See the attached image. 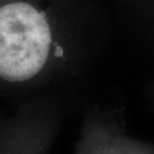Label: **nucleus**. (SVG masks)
I'll list each match as a JSON object with an SVG mask.
<instances>
[{
  "mask_svg": "<svg viewBox=\"0 0 154 154\" xmlns=\"http://www.w3.org/2000/svg\"><path fill=\"white\" fill-rule=\"evenodd\" d=\"M145 95H146V98L149 100V105L152 106V109L154 111V78L145 89Z\"/></svg>",
  "mask_w": 154,
  "mask_h": 154,
  "instance_id": "obj_3",
  "label": "nucleus"
},
{
  "mask_svg": "<svg viewBox=\"0 0 154 154\" xmlns=\"http://www.w3.org/2000/svg\"><path fill=\"white\" fill-rule=\"evenodd\" d=\"M65 98L46 95L24 102L0 120V154H49L65 116Z\"/></svg>",
  "mask_w": 154,
  "mask_h": 154,
  "instance_id": "obj_1",
  "label": "nucleus"
},
{
  "mask_svg": "<svg viewBox=\"0 0 154 154\" xmlns=\"http://www.w3.org/2000/svg\"><path fill=\"white\" fill-rule=\"evenodd\" d=\"M74 154H154V142L130 134L125 105L102 100L83 112Z\"/></svg>",
  "mask_w": 154,
  "mask_h": 154,
  "instance_id": "obj_2",
  "label": "nucleus"
}]
</instances>
